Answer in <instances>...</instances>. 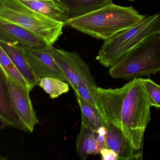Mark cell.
I'll return each mask as SVG.
<instances>
[{"label": "cell", "mask_w": 160, "mask_h": 160, "mask_svg": "<svg viewBox=\"0 0 160 160\" xmlns=\"http://www.w3.org/2000/svg\"><path fill=\"white\" fill-rule=\"evenodd\" d=\"M146 18L132 6L123 7L112 2L87 14L70 18L64 27L105 41L135 26Z\"/></svg>", "instance_id": "cell-2"}, {"label": "cell", "mask_w": 160, "mask_h": 160, "mask_svg": "<svg viewBox=\"0 0 160 160\" xmlns=\"http://www.w3.org/2000/svg\"><path fill=\"white\" fill-rule=\"evenodd\" d=\"M0 66L1 71L14 82L26 89L30 91L32 90L33 87L21 74L14 63L1 48H0Z\"/></svg>", "instance_id": "cell-16"}, {"label": "cell", "mask_w": 160, "mask_h": 160, "mask_svg": "<svg viewBox=\"0 0 160 160\" xmlns=\"http://www.w3.org/2000/svg\"><path fill=\"white\" fill-rule=\"evenodd\" d=\"M35 12L65 23L70 18L56 0H19Z\"/></svg>", "instance_id": "cell-13"}, {"label": "cell", "mask_w": 160, "mask_h": 160, "mask_svg": "<svg viewBox=\"0 0 160 160\" xmlns=\"http://www.w3.org/2000/svg\"><path fill=\"white\" fill-rule=\"evenodd\" d=\"M47 1H49V0H47Z\"/></svg>", "instance_id": "cell-23"}, {"label": "cell", "mask_w": 160, "mask_h": 160, "mask_svg": "<svg viewBox=\"0 0 160 160\" xmlns=\"http://www.w3.org/2000/svg\"><path fill=\"white\" fill-rule=\"evenodd\" d=\"M76 96L81 110V125L94 132L104 126V122L97 108L78 95Z\"/></svg>", "instance_id": "cell-15"}, {"label": "cell", "mask_w": 160, "mask_h": 160, "mask_svg": "<svg viewBox=\"0 0 160 160\" xmlns=\"http://www.w3.org/2000/svg\"><path fill=\"white\" fill-rule=\"evenodd\" d=\"M96 104L105 122L118 127L130 141L138 160H143L144 134L151 120L150 108L155 104L142 78H136L119 88H96Z\"/></svg>", "instance_id": "cell-1"}, {"label": "cell", "mask_w": 160, "mask_h": 160, "mask_svg": "<svg viewBox=\"0 0 160 160\" xmlns=\"http://www.w3.org/2000/svg\"><path fill=\"white\" fill-rule=\"evenodd\" d=\"M69 85L64 81L55 78H42L38 83V86L48 93L52 99L58 98L62 94L68 92Z\"/></svg>", "instance_id": "cell-17"}, {"label": "cell", "mask_w": 160, "mask_h": 160, "mask_svg": "<svg viewBox=\"0 0 160 160\" xmlns=\"http://www.w3.org/2000/svg\"><path fill=\"white\" fill-rule=\"evenodd\" d=\"M157 33H160V13L146 17L135 26L105 40L96 59L104 67H110L129 50Z\"/></svg>", "instance_id": "cell-5"}, {"label": "cell", "mask_w": 160, "mask_h": 160, "mask_svg": "<svg viewBox=\"0 0 160 160\" xmlns=\"http://www.w3.org/2000/svg\"><path fill=\"white\" fill-rule=\"evenodd\" d=\"M52 56L66 78L67 82L74 88L85 85L97 87L88 65L76 51H66L50 46Z\"/></svg>", "instance_id": "cell-7"}, {"label": "cell", "mask_w": 160, "mask_h": 160, "mask_svg": "<svg viewBox=\"0 0 160 160\" xmlns=\"http://www.w3.org/2000/svg\"><path fill=\"white\" fill-rule=\"evenodd\" d=\"M129 1H134V0H129Z\"/></svg>", "instance_id": "cell-22"}, {"label": "cell", "mask_w": 160, "mask_h": 160, "mask_svg": "<svg viewBox=\"0 0 160 160\" xmlns=\"http://www.w3.org/2000/svg\"><path fill=\"white\" fill-rule=\"evenodd\" d=\"M70 18L78 17L112 3V0H56Z\"/></svg>", "instance_id": "cell-12"}, {"label": "cell", "mask_w": 160, "mask_h": 160, "mask_svg": "<svg viewBox=\"0 0 160 160\" xmlns=\"http://www.w3.org/2000/svg\"><path fill=\"white\" fill-rule=\"evenodd\" d=\"M0 72L1 129L12 126L32 132L39 120L31 101L30 91Z\"/></svg>", "instance_id": "cell-3"}, {"label": "cell", "mask_w": 160, "mask_h": 160, "mask_svg": "<svg viewBox=\"0 0 160 160\" xmlns=\"http://www.w3.org/2000/svg\"><path fill=\"white\" fill-rule=\"evenodd\" d=\"M0 18L18 24L53 46L62 33L64 23L41 14L19 0H0Z\"/></svg>", "instance_id": "cell-6"}, {"label": "cell", "mask_w": 160, "mask_h": 160, "mask_svg": "<svg viewBox=\"0 0 160 160\" xmlns=\"http://www.w3.org/2000/svg\"><path fill=\"white\" fill-rule=\"evenodd\" d=\"M160 72V33L152 35L122 56L109 70L113 78L132 80Z\"/></svg>", "instance_id": "cell-4"}, {"label": "cell", "mask_w": 160, "mask_h": 160, "mask_svg": "<svg viewBox=\"0 0 160 160\" xmlns=\"http://www.w3.org/2000/svg\"><path fill=\"white\" fill-rule=\"evenodd\" d=\"M0 48L5 51L21 74L33 88L38 85L36 77L28 63L24 48L16 43L2 40H0Z\"/></svg>", "instance_id": "cell-11"}, {"label": "cell", "mask_w": 160, "mask_h": 160, "mask_svg": "<svg viewBox=\"0 0 160 160\" xmlns=\"http://www.w3.org/2000/svg\"><path fill=\"white\" fill-rule=\"evenodd\" d=\"M98 135L97 136V144H98V149L99 153L102 149L105 148H109L108 146L106 139L107 129L105 126L100 127L98 131Z\"/></svg>", "instance_id": "cell-20"}, {"label": "cell", "mask_w": 160, "mask_h": 160, "mask_svg": "<svg viewBox=\"0 0 160 160\" xmlns=\"http://www.w3.org/2000/svg\"><path fill=\"white\" fill-rule=\"evenodd\" d=\"M106 139L109 148L118 154L119 160H138L135 151L128 138L121 129L110 122H106Z\"/></svg>", "instance_id": "cell-10"}, {"label": "cell", "mask_w": 160, "mask_h": 160, "mask_svg": "<svg viewBox=\"0 0 160 160\" xmlns=\"http://www.w3.org/2000/svg\"><path fill=\"white\" fill-rule=\"evenodd\" d=\"M50 46L38 48H24L28 63L37 81L55 78L67 82L66 78L52 56Z\"/></svg>", "instance_id": "cell-8"}, {"label": "cell", "mask_w": 160, "mask_h": 160, "mask_svg": "<svg viewBox=\"0 0 160 160\" xmlns=\"http://www.w3.org/2000/svg\"><path fill=\"white\" fill-rule=\"evenodd\" d=\"M142 83L147 93L155 104V107L160 108V85L148 78H142Z\"/></svg>", "instance_id": "cell-19"}, {"label": "cell", "mask_w": 160, "mask_h": 160, "mask_svg": "<svg viewBox=\"0 0 160 160\" xmlns=\"http://www.w3.org/2000/svg\"><path fill=\"white\" fill-rule=\"evenodd\" d=\"M102 158L104 160H119L118 154L109 148H105L100 152Z\"/></svg>", "instance_id": "cell-21"}, {"label": "cell", "mask_w": 160, "mask_h": 160, "mask_svg": "<svg viewBox=\"0 0 160 160\" xmlns=\"http://www.w3.org/2000/svg\"><path fill=\"white\" fill-rule=\"evenodd\" d=\"M97 88V87H89L81 85L74 88L73 90L75 95H78L97 108L95 97V91Z\"/></svg>", "instance_id": "cell-18"}, {"label": "cell", "mask_w": 160, "mask_h": 160, "mask_svg": "<svg viewBox=\"0 0 160 160\" xmlns=\"http://www.w3.org/2000/svg\"><path fill=\"white\" fill-rule=\"evenodd\" d=\"M0 40L16 43L24 48L48 46L40 36L27 29L0 18Z\"/></svg>", "instance_id": "cell-9"}, {"label": "cell", "mask_w": 160, "mask_h": 160, "mask_svg": "<svg viewBox=\"0 0 160 160\" xmlns=\"http://www.w3.org/2000/svg\"><path fill=\"white\" fill-rule=\"evenodd\" d=\"M97 131H92L81 125L76 139V152L80 160H85L89 155L99 153L97 141Z\"/></svg>", "instance_id": "cell-14"}]
</instances>
